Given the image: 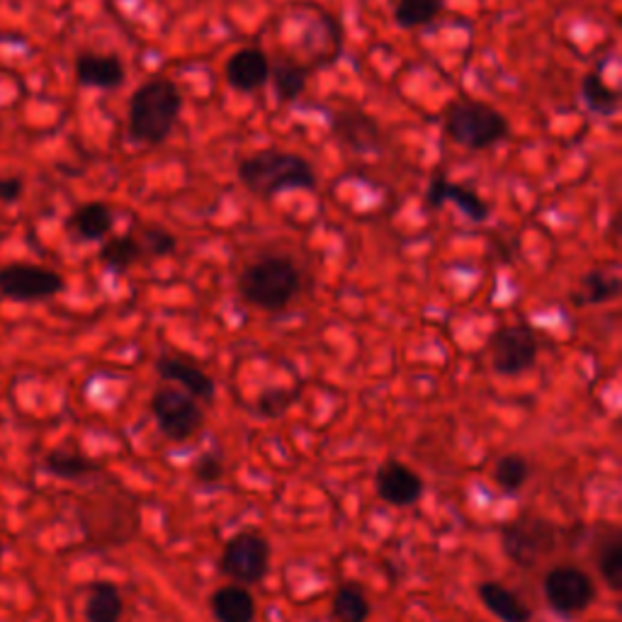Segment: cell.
Here are the masks:
<instances>
[{"label":"cell","mask_w":622,"mask_h":622,"mask_svg":"<svg viewBox=\"0 0 622 622\" xmlns=\"http://www.w3.org/2000/svg\"><path fill=\"white\" fill-rule=\"evenodd\" d=\"M45 467L57 479H73V482L97 472V465L91 460V457H85L75 450H51L45 457Z\"/></svg>","instance_id":"26"},{"label":"cell","mask_w":622,"mask_h":622,"mask_svg":"<svg viewBox=\"0 0 622 622\" xmlns=\"http://www.w3.org/2000/svg\"><path fill=\"white\" fill-rule=\"evenodd\" d=\"M137 238H139V246H141V254H144V258L171 256L173 250H176V246H178L176 236L168 234L166 228H159V226L146 228V232L141 234V236H137Z\"/></svg>","instance_id":"31"},{"label":"cell","mask_w":622,"mask_h":622,"mask_svg":"<svg viewBox=\"0 0 622 622\" xmlns=\"http://www.w3.org/2000/svg\"><path fill=\"white\" fill-rule=\"evenodd\" d=\"M85 622H122L125 596L113 582H95L83 608Z\"/></svg>","instance_id":"19"},{"label":"cell","mask_w":622,"mask_h":622,"mask_svg":"<svg viewBox=\"0 0 622 622\" xmlns=\"http://www.w3.org/2000/svg\"><path fill=\"white\" fill-rule=\"evenodd\" d=\"M477 594L479 600H482V606L501 622H530L532 618V610L504 584L482 582L477 588Z\"/></svg>","instance_id":"17"},{"label":"cell","mask_w":622,"mask_h":622,"mask_svg":"<svg viewBox=\"0 0 622 622\" xmlns=\"http://www.w3.org/2000/svg\"><path fill=\"white\" fill-rule=\"evenodd\" d=\"M542 594L554 613L576 618L578 613L591 608L596 600V584L591 574H586L582 566L560 564L544 574Z\"/></svg>","instance_id":"7"},{"label":"cell","mask_w":622,"mask_h":622,"mask_svg":"<svg viewBox=\"0 0 622 622\" xmlns=\"http://www.w3.org/2000/svg\"><path fill=\"white\" fill-rule=\"evenodd\" d=\"M445 132L455 144L484 151L508 134V122L496 107L477 101H457L445 113Z\"/></svg>","instance_id":"4"},{"label":"cell","mask_w":622,"mask_h":622,"mask_svg":"<svg viewBox=\"0 0 622 622\" xmlns=\"http://www.w3.org/2000/svg\"><path fill=\"white\" fill-rule=\"evenodd\" d=\"M151 416H154L159 431L173 443L190 441L195 433L202 431L204 411L198 399L185 395L178 387H161L151 397Z\"/></svg>","instance_id":"6"},{"label":"cell","mask_w":622,"mask_h":622,"mask_svg":"<svg viewBox=\"0 0 622 622\" xmlns=\"http://www.w3.org/2000/svg\"><path fill=\"white\" fill-rule=\"evenodd\" d=\"M156 373L161 379L173 382L178 389H183L185 395H190L198 401H212L216 395L214 379L200 369L198 365L185 363L180 357L173 355H161L156 360Z\"/></svg>","instance_id":"13"},{"label":"cell","mask_w":622,"mask_h":622,"mask_svg":"<svg viewBox=\"0 0 622 622\" xmlns=\"http://www.w3.org/2000/svg\"><path fill=\"white\" fill-rule=\"evenodd\" d=\"M272 91L280 97V103H294L307 89V69H302L294 61H278L270 67Z\"/></svg>","instance_id":"24"},{"label":"cell","mask_w":622,"mask_h":622,"mask_svg":"<svg viewBox=\"0 0 622 622\" xmlns=\"http://www.w3.org/2000/svg\"><path fill=\"white\" fill-rule=\"evenodd\" d=\"M584 103L598 115H613L618 110V93L600 79L598 73H588L582 83Z\"/></svg>","instance_id":"29"},{"label":"cell","mask_w":622,"mask_h":622,"mask_svg":"<svg viewBox=\"0 0 622 622\" xmlns=\"http://www.w3.org/2000/svg\"><path fill=\"white\" fill-rule=\"evenodd\" d=\"M333 132L355 151H379L382 132L373 119L360 113H338L333 119Z\"/></svg>","instance_id":"18"},{"label":"cell","mask_w":622,"mask_h":622,"mask_svg":"<svg viewBox=\"0 0 622 622\" xmlns=\"http://www.w3.org/2000/svg\"><path fill=\"white\" fill-rule=\"evenodd\" d=\"M183 95L168 79L146 81L129 101V134L141 144L159 146L178 125Z\"/></svg>","instance_id":"1"},{"label":"cell","mask_w":622,"mask_h":622,"mask_svg":"<svg viewBox=\"0 0 622 622\" xmlns=\"http://www.w3.org/2000/svg\"><path fill=\"white\" fill-rule=\"evenodd\" d=\"M441 8V0H399L395 8V20L403 30H416L433 23Z\"/></svg>","instance_id":"27"},{"label":"cell","mask_w":622,"mask_h":622,"mask_svg":"<svg viewBox=\"0 0 622 622\" xmlns=\"http://www.w3.org/2000/svg\"><path fill=\"white\" fill-rule=\"evenodd\" d=\"M377 496L395 508H409L423 496V479L409 465L387 460L375 474Z\"/></svg>","instance_id":"11"},{"label":"cell","mask_w":622,"mask_h":622,"mask_svg":"<svg viewBox=\"0 0 622 622\" xmlns=\"http://www.w3.org/2000/svg\"><path fill=\"white\" fill-rule=\"evenodd\" d=\"M210 613L216 622H256L258 603L246 586L232 582L210 596Z\"/></svg>","instance_id":"14"},{"label":"cell","mask_w":622,"mask_h":622,"mask_svg":"<svg viewBox=\"0 0 622 622\" xmlns=\"http://www.w3.org/2000/svg\"><path fill=\"white\" fill-rule=\"evenodd\" d=\"M373 613V603L363 586L348 582L336 588L331 600V618L333 622H367Z\"/></svg>","instance_id":"21"},{"label":"cell","mask_w":622,"mask_h":622,"mask_svg":"<svg viewBox=\"0 0 622 622\" xmlns=\"http://www.w3.org/2000/svg\"><path fill=\"white\" fill-rule=\"evenodd\" d=\"M528 477H530L528 457L520 453L501 455L494 465V484L508 496L518 494V491L526 486Z\"/></svg>","instance_id":"25"},{"label":"cell","mask_w":622,"mask_h":622,"mask_svg":"<svg viewBox=\"0 0 622 622\" xmlns=\"http://www.w3.org/2000/svg\"><path fill=\"white\" fill-rule=\"evenodd\" d=\"M270 566V542L258 530H242L226 542L220 570L234 584L254 586L263 582Z\"/></svg>","instance_id":"8"},{"label":"cell","mask_w":622,"mask_h":622,"mask_svg":"<svg viewBox=\"0 0 622 622\" xmlns=\"http://www.w3.org/2000/svg\"><path fill=\"white\" fill-rule=\"evenodd\" d=\"M192 477L198 484H216L224 477L222 457L214 455V453L202 455L200 460L192 465Z\"/></svg>","instance_id":"32"},{"label":"cell","mask_w":622,"mask_h":622,"mask_svg":"<svg viewBox=\"0 0 622 622\" xmlns=\"http://www.w3.org/2000/svg\"><path fill=\"white\" fill-rule=\"evenodd\" d=\"M115 216L105 202H89L79 207L69 220V226L79 234L83 242H103L113 232Z\"/></svg>","instance_id":"20"},{"label":"cell","mask_w":622,"mask_h":622,"mask_svg":"<svg viewBox=\"0 0 622 622\" xmlns=\"http://www.w3.org/2000/svg\"><path fill=\"white\" fill-rule=\"evenodd\" d=\"M302 290V272L287 256H266L248 263L238 275L242 297L260 312L287 309Z\"/></svg>","instance_id":"3"},{"label":"cell","mask_w":622,"mask_h":622,"mask_svg":"<svg viewBox=\"0 0 622 622\" xmlns=\"http://www.w3.org/2000/svg\"><path fill=\"white\" fill-rule=\"evenodd\" d=\"M455 202L460 210L469 216L472 222H486L489 220V204L477 198L472 190L462 188V185H455L447 178H433L429 185V192H425V204L431 207V210H438L443 202Z\"/></svg>","instance_id":"15"},{"label":"cell","mask_w":622,"mask_h":622,"mask_svg":"<svg viewBox=\"0 0 622 622\" xmlns=\"http://www.w3.org/2000/svg\"><path fill=\"white\" fill-rule=\"evenodd\" d=\"M226 83L234 91H260L270 79V59L263 49L244 47L226 59Z\"/></svg>","instance_id":"12"},{"label":"cell","mask_w":622,"mask_h":622,"mask_svg":"<svg viewBox=\"0 0 622 622\" xmlns=\"http://www.w3.org/2000/svg\"><path fill=\"white\" fill-rule=\"evenodd\" d=\"M67 287L57 270L35 263H10L0 268V294L13 302H45Z\"/></svg>","instance_id":"10"},{"label":"cell","mask_w":622,"mask_h":622,"mask_svg":"<svg viewBox=\"0 0 622 622\" xmlns=\"http://www.w3.org/2000/svg\"><path fill=\"white\" fill-rule=\"evenodd\" d=\"M144 258L137 236H117L110 238L101 250V260L113 270H127L132 268L137 260Z\"/></svg>","instance_id":"28"},{"label":"cell","mask_w":622,"mask_h":622,"mask_svg":"<svg viewBox=\"0 0 622 622\" xmlns=\"http://www.w3.org/2000/svg\"><path fill=\"white\" fill-rule=\"evenodd\" d=\"M0 554H3V538H0Z\"/></svg>","instance_id":"34"},{"label":"cell","mask_w":622,"mask_h":622,"mask_svg":"<svg viewBox=\"0 0 622 622\" xmlns=\"http://www.w3.org/2000/svg\"><path fill=\"white\" fill-rule=\"evenodd\" d=\"M294 391L290 389H266L263 395L256 399V413L260 419H280L285 416L287 409L294 403Z\"/></svg>","instance_id":"30"},{"label":"cell","mask_w":622,"mask_h":622,"mask_svg":"<svg viewBox=\"0 0 622 622\" xmlns=\"http://www.w3.org/2000/svg\"><path fill=\"white\" fill-rule=\"evenodd\" d=\"M556 526L538 513H518L501 526V544L508 560L520 570H535L556 548Z\"/></svg>","instance_id":"5"},{"label":"cell","mask_w":622,"mask_h":622,"mask_svg":"<svg viewBox=\"0 0 622 622\" xmlns=\"http://www.w3.org/2000/svg\"><path fill=\"white\" fill-rule=\"evenodd\" d=\"M238 178L258 198H275L282 190H314V166L290 151H258V154L238 163Z\"/></svg>","instance_id":"2"},{"label":"cell","mask_w":622,"mask_h":622,"mask_svg":"<svg viewBox=\"0 0 622 622\" xmlns=\"http://www.w3.org/2000/svg\"><path fill=\"white\" fill-rule=\"evenodd\" d=\"M596 566L610 591H622V535L610 530L603 535L596 548Z\"/></svg>","instance_id":"22"},{"label":"cell","mask_w":622,"mask_h":622,"mask_svg":"<svg viewBox=\"0 0 622 622\" xmlns=\"http://www.w3.org/2000/svg\"><path fill=\"white\" fill-rule=\"evenodd\" d=\"M622 282L613 268H594L582 278L578 304H608L620 297Z\"/></svg>","instance_id":"23"},{"label":"cell","mask_w":622,"mask_h":622,"mask_svg":"<svg viewBox=\"0 0 622 622\" xmlns=\"http://www.w3.org/2000/svg\"><path fill=\"white\" fill-rule=\"evenodd\" d=\"M540 343L528 326L510 324L501 326V329L491 336L489 343V357L494 373L501 377H518L532 369L535 360H538Z\"/></svg>","instance_id":"9"},{"label":"cell","mask_w":622,"mask_h":622,"mask_svg":"<svg viewBox=\"0 0 622 622\" xmlns=\"http://www.w3.org/2000/svg\"><path fill=\"white\" fill-rule=\"evenodd\" d=\"M20 190H23V185H20V180L0 183V200H5V202H13V200H17Z\"/></svg>","instance_id":"33"},{"label":"cell","mask_w":622,"mask_h":622,"mask_svg":"<svg viewBox=\"0 0 622 622\" xmlns=\"http://www.w3.org/2000/svg\"><path fill=\"white\" fill-rule=\"evenodd\" d=\"M75 75L89 89L115 91L125 83V63L107 54H83L75 63Z\"/></svg>","instance_id":"16"}]
</instances>
